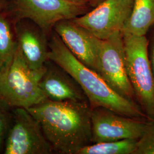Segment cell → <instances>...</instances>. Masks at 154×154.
Returning a JSON list of instances; mask_svg holds the SVG:
<instances>
[{
    "label": "cell",
    "mask_w": 154,
    "mask_h": 154,
    "mask_svg": "<svg viewBox=\"0 0 154 154\" xmlns=\"http://www.w3.org/2000/svg\"><path fill=\"white\" fill-rule=\"evenodd\" d=\"M28 110L38 121L53 151L78 154L91 142V107L88 100L47 99Z\"/></svg>",
    "instance_id": "cell-1"
},
{
    "label": "cell",
    "mask_w": 154,
    "mask_h": 154,
    "mask_svg": "<svg viewBox=\"0 0 154 154\" xmlns=\"http://www.w3.org/2000/svg\"><path fill=\"white\" fill-rule=\"evenodd\" d=\"M49 60L61 67L77 81L91 108L102 107L123 116L149 121L136 102L117 93L97 72L79 61L54 30L49 41Z\"/></svg>",
    "instance_id": "cell-2"
},
{
    "label": "cell",
    "mask_w": 154,
    "mask_h": 154,
    "mask_svg": "<svg viewBox=\"0 0 154 154\" xmlns=\"http://www.w3.org/2000/svg\"><path fill=\"white\" fill-rule=\"evenodd\" d=\"M46 68L32 69L17 45L13 57L0 69V100L11 107L26 109L47 100L39 86Z\"/></svg>",
    "instance_id": "cell-3"
},
{
    "label": "cell",
    "mask_w": 154,
    "mask_h": 154,
    "mask_svg": "<svg viewBox=\"0 0 154 154\" xmlns=\"http://www.w3.org/2000/svg\"><path fill=\"white\" fill-rule=\"evenodd\" d=\"M123 34V33H122ZM127 71L137 100L149 120H154V75L147 36L123 34Z\"/></svg>",
    "instance_id": "cell-4"
},
{
    "label": "cell",
    "mask_w": 154,
    "mask_h": 154,
    "mask_svg": "<svg viewBox=\"0 0 154 154\" xmlns=\"http://www.w3.org/2000/svg\"><path fill=\"white\" fill-rule=\"evenodd\" d=\"M96 72L117 93L130 100H137L127 74L121 32H116L109 38L100 39Z\"/></svg>",
    "instance_id": "cell-5"
},
{
    "label": "cell",
    "mask_w": 154,
    "mask_h": 154,
    "mask_svg": "<svg viewBox=\"0 0 154 154\" xmlns=\"http://www.w3.org/2000/svg\"><path fill=\"white\" fill-rule=\"evenodd\" d=\"M52 151L38 121L28 109L16 108L4 154H49Z\"/></svg>",
    "instance_id": "cell-6"
},
{
    "label": "cell",
    "mask_w": 154,
    "mask_h": 154,
    "mask_svg": "<svg viewBox=\"0 0 154 154\" xmlns=\"http://www.w3.org/2000/svg\"><path fill=\"white\" fill-rule=\"evenodd\" d=\"M13 4L20 20L32 21L46 34L57 23L83 15L90 7L65 0H13Z\"/></svg>",
    "instance_id": "cell-7"
},
{
    "label": "cell",
    "mask_w": 154,
    "mask_h": 154,
    "mask_svg": "<svg viewBox=\"0 0 154 154\" xmlns=\"http://www.w3.org/2000/svg\"><path fill=\"white\" fill-rule=\"evenodd\" d=\"M133 1L105 0L93 10L72 20L97 38L106 39L121 32L132 11Z\"/></svg>",
    "instance_id": "cell-8"
},
{
    "label": "cell",
    "mask_w": 154,
    "mask_h": 154,
    "mask_svg": "<svg viewBox=\"0 0 154 154\" xmlns=\"http://www.w3.org/2000/svg\"><path fill=\"white\" fill-rule=\"evenodd\" d=\"M91 142L138 140L143 134L146 122L123 116L102 107L91 108Z\"/></svg>",
    "instance_id": "cell-9"
},
{
    "label": "cell",
    "mask_w": 154,
    "mask_h": 154,
    "mask_svg": "<svg viewBox=\"0 0 154 154\" xmlns=\"http://www.w3.org/2000/svg\"><path fill=\"white\" fill-rule=\"evenodd\" d=\"M53 30L79 61L96 72L100 39L72 20L57 23Z\"/></svg>",
    "instance_id": "cell-10"
},
{
    "label": "cell",
    "mask_w": 154,
    "mask_h": 154,
    "mask_svg": "<svg viewBox=\"0 0 154 154\" xmlns=\"http://www.w3.org/2000/svg\"><path fill=\"white\" fill-rule=\"evenodd\" d=\"M17 44L25 60L34 70L44 69L49 61V41L35 23L17 22L14 28Z\"/></svg>",
    "instance_id": "cell-11"
},
{
    "label": "cell",
    "mask_w": 154,
    "mask_h": 154,
    "mask_svg": "<svg viewBox=\"0 0 154 154\" xmlns=\"http://www.w3.org/2000/svg\"><path fill=\"white\" fill-rule=\"evenodd\" d=\"M39 86L48 99L53 101L88 100L77 81L52 61L46 63Z\"/></svg>",
    "instance_id": "cell-12"
},
{
    "label": "cell",
    "mask_w": 154,
    "mask_h": 154,
    "mask_svg": "<svg viewBox=\"0 0 154 154\" xmlns=\"http://www.w3.org/2000/svg\"><path fill=\"white\" fill-rule=\"evenodd\" d=\"M154 25V0H134L132 11L121 32L137 36H146Z\"/></svg>",
    "instance_id": "cell-13"
},
{
    "label": "cell",
    "mask_w": 154,
    "mask_h": 154,
    "mask_svg": "<svg viewBox=\"0 0 154 154\" xmlns=\"http://www.w3.org/2000/svg\"><path fill=\"white\" fill-rule=\"evenodd\" d=\"M137 141V139H123L91 143L81 149L78 154H134Z\"/></svg>",
    "instance_id": "cell-14"
},
{
    "label": "cell",
    "mask_w": 154,
    "mask_h": 154,
    "mask_svg": "<svg viewBox=\"0 0 154 154\" xmlns=\"http://www.w3.org/2000/svg\"><path fill=\"white\" fill-rule=\"evenodd\" d=\"M16 34L8 18L0 9V69L14 54L17 48Z\"/></svg>",
    "instance_id": "cell-15"
},
{
    "label": "cell",
    "mask_w": 154,
    "mask_h": 154,
    "mask_svg": "<svg viewBox=\"0 0 154 154\" xmlns=\"http://www.w3.org/2000/svg\"><path fill=\"white\" fill-rule=\"evenodd\" d=\"M134 154H154V120L147 121Z\"/></svg>",
    "instance_id": "cell-16"
},
{
    "label": "cell",
    "mask_w": 154,
    "mask_h": 154,
    "mask_svg": "<svg viewBox=\"0 0 154 154\" xmlns=\"http://www.w3.org/2000/svg\"><path fill=\"white\" fill-rule=\"evenodd\" d=\"M9 107L0 100V154L4 152L6 139L11 126L13 114L10 112Z\"/></svg>",
    "instance_id": "cell-17"
},
{
    "label": "cell",
    "mask_w": 154,
    "mask_h": 154,
    "mask_svg": "<svg viewBox=\"0 0 154 154\" xmlns=\"http://www.w3.org/2000/svg\"><path fill=\"white\" fill-rule=\"evenodd\" d=\"M149 32L148 39V55L150 65L154 75V25L149 31Z\"/></svg>",
    "instance_id": "cell-18"
},
{
    "label": "cell",
    "mask_w": 154,
    "mask_h": 154,
    "mask_svg": "<svg viewBox=\"0 0 154 154\" xmlns=\"http://www.w3.org/2000/svg\"><path fill=\"white\" fill-rule=\"evenodd\" d=\"M65 1L72 3H74V4H78V5L90 6L88 4V0H65Z\"/></svg>",
    "instance_id": "cell-19"
},
{
    "label": "cell",
    "mask_w": 154,
    "mask_h": 154,
    "mask_svg": "<svg viewBox=\"0 0 154 154\" xmlns=\"http://www.w3.org/2000/svg\"><path fill=\"white\" fill-rule=\"evenodd\" d=\"M105 0H88V4L90 7L95 8L99 5L100 3L103 2Z\"/></svg>",
    "instance_id": "cell-20"
},
{
    "label": "cell",
    "mask_w": 154,
    "mask_h": 154,
    "mask_svg": "<svg viewBox=\"0 0 154 154\" xmlns=\"http://www.w3.org/2000/svg\"><path fill=\"white\" fill-rule=\"evenodd\" d=\"M4 0H0V9H1L2 8V7L4 6Z\"/></svg>",
    "instance_id": "cell-21"
},
{
    "label": "cell",
    "mask_w": 154,
    "mask_h": 154,
    "mask_svg": "<svg viewBox=\"0 0 154 154\" xmlns=\"http://www.w3.org/2000/svg\"><path fill=\"white\" fill-rule=\"evenodd\" d=\"M129 1H132V0H129Z\"/></svg>",
    "instance_id": "cell-22"
}]
</instances>
